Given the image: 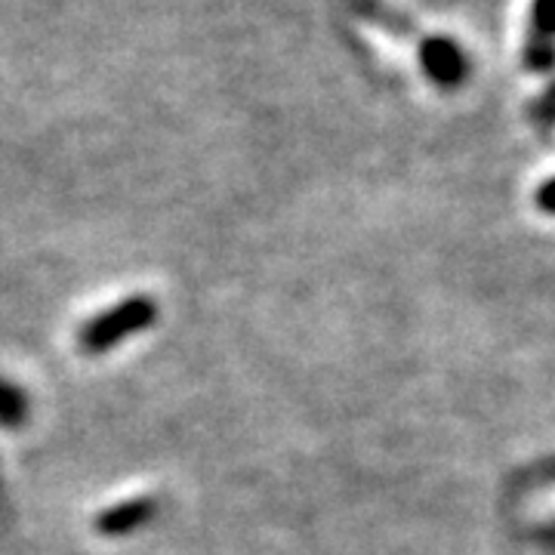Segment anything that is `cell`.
Segmentation results:
<instances>
[{"label": "cell", "instance_id": "cell-1", "mask_svg": "<svg viewBox=\"0 0 555 555\" xmlns=\"http://www.w3.org/2000/svg\"><path fill=\"white\" fill-rule=\"evenodd\" d=\"M158 318V306L155 299L149 297H127L120 299L118 306L105 309L96 318H90L83 327H80L78 343L83 352L90 356H100L120 346L124 339L137 337L142 331H149Z\"/></svg>", "mask_w": 555, "mask_h": 555}, {"label": "cell", "instance_id": "cell-2", "mask_svg": "<svg viewBox=\"0 0 555 555\" xmlns=\"http://www.w3.org/2000/svg\"><path fill=\"white\" fill-rule=\"evenodd\" d=\"M420 65H423V75L433 83H438L441 90H454L469 75V60H466L463 47L448 35L423 38V43H420Z\"/></svg>", "mask_w": 555, "mask_h": 555}, {"label": "cell", "instance_id": "cell-3", "mask_svg": "<svg viewBox=\"0 0 555 555\" xmlns=\"http://www.w3.org/2000/svg\"><path fill=\"white\" fill-rule=\"evenodd\" d=\"M158 513L155 500L152 496H133V500H124L118 506H108L105 513L96 518V531L102 537H127L145 528Z\"/></svg>", "mask_w": 555, "mask_h": 555}, {"label": "cell", "instance_id": "cell-4", "mask_svg": "<svg viewBox=\"0 0 555 555\" xmlns=\"http://www.w3.org/2000/svg\"><path fill=\"white\" fill-rule=\"evenodd\" d=\"M28 416V398L20 386L0 379V426H22Z\"/></svg>", "mask_w": 555, "mask_h": 555}, {"label": "cell", "instance_id": "cell-5", "mask_svg": "<svg viewBox=\"0 0 555 555\" xmlns=\"http://www.w3.org/2000/svg\"><path fill=\"white\" fill-rule=\"evenodd\" d=\"M534 35L543 40L555 38V0H534Z\"/></svg>", "mask_w": 555, "mask_h": 555}, {"label": "cell", "instance_id": "cell-6", "mask_svg": "<svg viewBox=\"0 0 555 555\" xmlns=\"http://www.w3.org/2000/svg\"><path fill=\"white\" fill-rule=\"evenodd\" d=\"M537 204H540L546 214H555V179H550V182H543V185H540V192H537Z\"/></svg>", "mask_w": 555, "mask_h": 555}]
</instances>
